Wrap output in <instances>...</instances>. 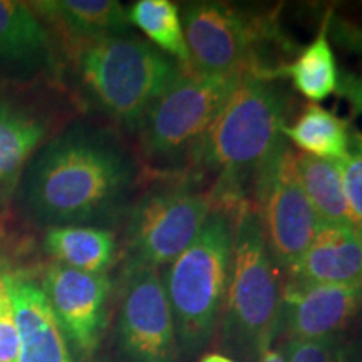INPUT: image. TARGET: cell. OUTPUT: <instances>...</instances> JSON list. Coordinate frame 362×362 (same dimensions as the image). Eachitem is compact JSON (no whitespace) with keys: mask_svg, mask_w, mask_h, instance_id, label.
I'll return each instance as SVG.
<instances>
[{"mask_svg":"<svg viewBox=\"0 0 362 362\" xmlns=\"http://www.w3.org/2000/svg\"><path fill=\"white\" fill-rule=\"evenodd\" d=\"M136 180V160L115 134L78 124L35 151L17 188L39 225L107 228L129 214Z\"/></svg>","mask_w":362,"mask_h":362,"instance_id":"cell-1","label":"cell"},{"mask_svg":"<svg viewBox=\"0 0 362 362\" xmlns=\"http://www.w3.org/2000/svg\"><path fill=\"white\" fill-rule=\"evenodd\" d=\"M291 94L280 79L243 76L223 111L189 153L192 178L211 176L215 206L237 210L250 203L262 171L285 143Z\"/></svg>","mask_w":362,"mask_h":362,"instance_id":"cell-2","label":"cell"},{"mask_svg":"<svg viewBox=\"0 0 362 362\" xmlns=\"http://www.w3.org/2000/svg\"><path fill=\"white\" fill-rule=\"evenodd\" d=\"M69 45L86 99L128 131H138L151 104L183 74L178 62L131 33Z\"/></svg>","mask_w":362,"mask_h":362,"instance_id":"cell-3","label":"cell"},{"mask_svg":"<svg viewBox=\"0 0 362 362\" xmlns=\"http://www.w3.org/2000/svg\"><path fill=\"white\" fill-rule=\"evenodd\" d=\"M280 302L282 288L264 223L255 206L243 203L235 215L232 272L220 319L221 347L242 361H259L279 334Z\"/></svg>","mask_w":362,"mask_h":362,"instance_id":"cell-4","label":"cell"},{"mask_svg":"<svg viewBox=\"0 0 362 362\" xmlns=\"http://www.w3.org/2000/svg\"><path fill=\"white\" fill-rule=\"evenodd\" d=\"M237 210L214 206L192 245L166 267L163 277L173 312L180 351L202 352L223 312L235 245Z\"/></svg>","mask_w":362,"mask_h":362,"instance_id":"cell-5","label":"cell"},{"mask_svg":"<svg viewBox=\"0 0 362 362\" xmlns=\"http://www.w3.org/2000/svg\"><path fill=\"white\" fill-rule=\"evenodd\" d=\"M180 16L194 74L272 78L265 45H287L274 17L232 4L187 2Z\"/></svg>","mask_w":362,"mask_h":362,"instance_id":"cell-6","label":"cell"},{"mask_svg":"<svg viewBox=\"0 0 362 362\" xmlns=\"http://www.w3.org/2000/svg\"><path fill=\"white\" fill-rule=\"evenodd\" d=\"M240 76H202L183 72L155 103L138 128L143 155L161 170L187 166L202 141L238 88Z\"/></svg>","mask_w":362,"mask_h":362,"instance_id":"cell-7","label":"cell"},{"mask_svg":"<svg viewBox=\"0 0 362 362\" xmlns=\"http://www.w3.org/2000/svg\"><path fill=\"white\" fill-rule=\"evenodd\" d=\"M215 203L192 176L175 173L144 192L128 214V264L160 270L198 237Z\"/></svg>","mask_w":362,"mask_h":362,"instance_id":"cell-8","label":"cell"},{"mask_svg":"<svg viewBox=\"0 0 362 362\" xmlns=\"http://www.w3.org/2000/svg\"><path fill=\"white\" fill-rule=\"evenodd\" d=\"M296 149L285 141L262 171L250 203L259 211L274 264L291 270L319 232L320 221L296 175Z\"/></svg>","mask_w":362,"mask_h":362,"instance_id":"cell-9","label":"cell"},{"mask_svg":"<svg viewBox=\"0 0 362 362\" xmlns=\"http://www.w3.org/2000/svg\"><path fill=\"white\" fill-rule=\"evenodd\" d=\"M116 332L131 362H178L180 344L160 270L126 265Z\"/></svg>","mask_w":362,"mask_h":362,"instance_id":"cell-10","label":"cell"},{"mask_svg":"<svg viewBox=\"0 0 362 362\" xmlns=\"http://www.w3.org/2000/svg\"><path fill=\"white\" fill-rule=\"evenodd\" d=\"M40 285L67 341L78 354L93 356L106 325L112 288L107 274H88L52 264Z\"/></svg>","mask_w":362,"mask_h":362,"instance_id":"cell-11","label":"cell"},{"mask_svg":"<svg viewBox=\"0 0 362 362\" xmlns=\"http://www.w3.org/2000/svg\"><path fill=\"white\" fill-rule=\"evenodd\" d=\"M362 309V282L349 285L302 284L288 280L280 302V329L291 339L339 337Z\"/></svg>","mask_w":362,"mask_h":362,"instance_id":"cell-12","label":"cell"},{"mask_svg":"<svg viewBox=\"0 0 362 362\" xmlns=\"http://www.w3.org/2000/svg\"><path fill=\"white\" fill-rule=\"evenodd\" d=\"M19 324L17 362H76L69 341L49 305L42 285L25 274H6Z\"/></svg>","mask_w":362,"mask_h":362,"instance_id":"cell-13","label":"cell"},{"mask_svg":"<svg viewBox=\"0 0 362 362\" xmlns=\"http://www.w3.org/2000/svg\"><path fill=\"white\" fill-rule=\"evenodd\" d=\"M302 284L362 282V225H320L304 255L288 270Z\"/></svg>","mask_w":362,"mask_h":362,"instance_id":"cell-14","label":"cell"},{"mask_svg":"<svg viewBox=\"0 0 362 362\" xmlns=\"http://www.w3.org/2000/svg\"><path fill=\"white\" fill-rule=\"evenodd\" d=\"M30 6L69 44L129 33L128 8L116 0H40Z\"/></svg>","mask_w":362,"mask_h":362,"instance_id":"cell-15","label":"cell"},{"mask_svg":"<svg viewBox=\"0 0 362 362\" xmlns=\"http://www.w3.org/2000/svg\"><path fill=\"white\" fill-rule=\"evenodd\" d=\"M47 126L25 107L0 101V202L19 187L22 173L42 146Z\"/></svg>","mask_w":362,"mask_h":362,"instance_id":"cell-16","label":"cell"},{"mask_svg":"<svg viewBox=\"0 0 362 362\" xmlns=\"http://www.w3.org/2000/svg\"><path fill=\"white\" fill-rule=\"evenodd\" d=\"M54 44L47 25L30 4L0 0V61L42 66L52 61Z\"/></svg>","mask_w":362,"mask_h":362,"instance_id":"cell-17","label":"cell"},{"mask_svg":"<svg viewBox=\"0 0 362 362\" xmlns=\"http://www.w3.org/2000/svg\"><path fill=\"white\" fill-rule=\"evenodd\" d=\"M44 248L54 264L88 274H107L115 265L117 242L110 228L52 226L45 232Z\"/></svg>","mask_w":362,"mask_h":362,"instance_id":"cell-18","label":"cell"},{"mask_svg":"<svg viewBox=\"0 0 362 362\" xmlns=\"http://www.w3.org/2000/svg\"><path fill=\"white\" fill-rule=\"evenodd\" d=\"M330 16L332 8L325 12L315 39L302 49L292 62L282 64L274 72V79L287 78L298 94L314 104L325 101L337 93L341 79L336 54L329 37Z\"/></svg>","mask_w":362,"mask_h":362,"instance_id":"cell-19","label":"cell"},{"mask_svg":"<svg viewBox=\"0 0 362 362\" xmlns=\"http://www.w3.org/2000/svg\"><path fill=\"white\" fill-rule=\"evenodd\" d=\"M296 175L322 223L362 225L352 214L337 161L296 151Z\"/></svg>","mask_w":362,"mask_h":362,"instance_id":"cell-20","label":"cell"},{"mask_svg":"<svg viewBox=\"0 0 362 362\" xmlns=\"http://www.w3.org/2000/svg\"><path fill=\"white\" fill-rule=\"evenodd\" d=\"M351 123L319 104L309 103L292 124H285L282 136L302 155L341 161L347 156L352 138Z\"/></svg>","mask_w":362,"mask_h":362,"instance_id":"cell-21","label":"cell"},{"mask_svg":"<svg viewBox=\"0 0 362 362\" xmlns=\"http://www.w3.org/2000/svg\"><path fill=\"white\" fill-rule=\"evenodd\" d=\"M128 19L129 24L146 35L149 44L178 62L183 72H192L180 7L175 2L138 0L128 8Z\"/></svg>","mask_w":362,"mask_h":362,"instance_id":"cell-22","label":"cell"},{"mask_svg":"<svg viewBox=\"0 0 362 362\" xmlns=\"http://www.w3.org/2000/svg\"><path fill=\"white\" fill-rule=\"evenodd\" d=\"M282 356L285 362H351V352L339 337L322 341L291 339Z\"/></svg>","mask_w":362,"mask_h":362,"instance_id":"cell-23","label":"cell"},{"mask_svg":"<svg viewBox=\"0 0 362 362\" xmlns=\"http://www.w3.org/2000/svg\"><path fill=\"white\" fill-rule=\"evenodd\" d=\"M342 173L344 189L352 214L362 223V133L352 131L351 146L347 156L337 161Z\"/></svg>","mask_w":362,"mask_h":362,"instance_id":"cell-24","label":"cell"},{"mask_svg":"<svg viewBox=\"0 0 362 362\" xmlns=\"http://www.w3.org/2000/svg\"><path fill=\"white\" fill-rule=\"evenodd\" d=\"M19 344L16 305H13L6 277L0 275V362H17Z\"/></svg>","mask_w":362,"mask_h":362,"instance_id":"cell-25","label":"cell"},{"mask_svg":"<svg viewBox=\"0 0 362 362\" xmlns=\"http://www.w3.org/2000/svg\"><path fill=\"white\" fill-rule=\"evenodd\" d=\"M329 37L342 49L362 59V25L344 19L339 16H330Z\"/></svg>","mask_w":362,"mask_h":362,"instance_id":"cell-26","label":"cell"},{"mask_svg":"<svg viewBox=\"0 0 362 362\" xmlns=\"http://www.w3.org/2000/svg\"><path fill=\"white\" fill-rule=\"evenodd\" d=\"M337 93L349 103L354 115H362V76L351 74V72L341 74Z\"/></svg>","mask_w":362,"mask_h":362,"instance_id":"cell-27","label":"cell"},{"mask_svg":"<svg viewBox=\"0 0 362 362\" xmlns=\"http://www.w3.org/2000/svg\"><path fill=\"white\" fill-rule=\"evenodd\" d=\"M259 362H285V361H284L282 352L275 351L274 347H270V349L262 352L259 357Z\"/></svg>","mask_w":362,"mask_h":362,"instance_id":"cell-28","label":"cell"},{"mask_svg":"<svg viewBox=\"0 0 362 362\" xmlns=\"http://www.w3.org/2000/svg\"><path fill=\"white\" fill-rule=\"evenodd\" d=\"M200 362H237L232 357L218 354V352H211V354H205L200 359Z\"/></svg>","mask_w":362,"mask_h":362,"instance_id":"cell-29","label":"cell"}]
</instances>
